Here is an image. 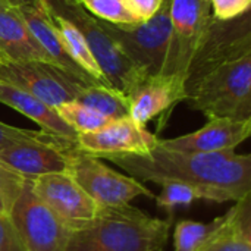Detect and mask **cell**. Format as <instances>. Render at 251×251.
<instances>
[{"label":"cell","instance_id":"obj_3","mask_svg":"<svg viewBox=\"0 0 251 251\" xmlns=\"http://www.w3.org/2000/svg\"><path fill=\"white\" fill-rule=\"evenodd\" d=\"M209 119L251 118V54L222 63L206 74L185 99Z\"/></svg>","mask_w":251,"mask_h":251},{"label":"cell","instance_id":"obj_12","mask_svg":"<svg viewBox=\"0 0 251 251\" xmlns=\"http://www.w3.org/2000/svg\"><path fill=\"white\" fill-rule=\"evenodd\" d=\"M72 141H19L0 149V162L24 176L35 179L47 174H68Z\"/></svg>","mask_w":251,"mask_h":251},{"label":"cell","instance_id":"obj_25","mask_svg":"<svg viewBox=\"0 0 251 251\" xmlns=\"http://www.w3.org/2000/svg\"><path fill=\"white\" fill-rule=\"evenodd\" d=\"M79 4L94 18L110 24H140L125 7L124 0H79Z\"/></svg>","mask_w":251,"mask_h":251},{"label":"cell","instance_id":"obj_19","mask_svg":"<svg viewBox=\"0 0 251 251\" xmlns=\"http://www.w3.org/2000/svg\"><path fill=\"white\" fill-rule=\"evenodd\" d=\"M235 203L200 251H251V196Z\"/></svg>","mask_w":251,"mask_h":251},{"label":"cell","instance_id":"obj_4","mask_svg":"<svg viewBox=\"0 0 251 251\" xmlns=\"http://www.w3.org/2000/svg\"><path fill=\"white\" fill-rule=\"evenodd\" d=\"M100 25L141 75L162 74L171 38V0H163L160 9L144 22L118 25L100 21Z\"/></svg>","mask_w":251,"mask_h":251},{"label":"cell","instance_id":"obj_24","mask_svg":"<svg viewBox=\"0 0 251 251\" xmlns=\"http://www.w3.org/2000/svg\"><path fill=\"white\" fill-rule=\"evenodd\" d=\"M162 190L154 197L157 207L165 209L166 212H171L176 207H187L191 206L197 200H206L201 190L182 184V182H163L160 184Z\"/></svg>","mask_w":251,"mask_h":251},{"label":"cell","instance_id":"obj_31","mask_svg":"<svg viewBox=\"0 0 251 251\" xmlns=\"http://www.w3.org/2000/svg\"><path fill=\"white\" fill-rule=\"evenodd\" d=\"M40 0H0V3H4V4H9V6H22V4H26V3H37Z\"/></svg>","mask_w":251,"mask_h":251},{"label":"cell","instance_id":"obj_20","mask_svg":"<svg viewBox=\"0 0 251 251\" xmlns=\"http://www.w3.org/2000/svg\"><path fill=\"white\" fill-rule=\"evenodd\" d=\"M49 13H50V18H51L53 24L56 25L59 34H60V38H62L68 53L75 60V63L84 72H87L97 84L110 87L107 79L104 78L99 63L96 62V59H94V56H93V53H91V50H90L85 38H84V35L81 34V31L69 19H66L65 16L56 13L50 7H49Z\"/></svg>","mask_w":251,"mask_h":251},{"label":"cell","instance_id":"obj_7","mask_svg":"<svg viewBox=\"0 0 251 251\" xmlns=\"http://www.w3.org/2000/svg\"><path fill=\"white\" fill-rule=\"evenodd\" d=\"M68 174L100 207L128 206L138 197L154 199L153 191L141 181L113 171L101 159L78 147L71 151Z\"/></svg>","mask_w":251,"mask_h":251},{"label":"cell","instance_id":"obj_29","mask_svg":"<svg viewBox=\"0 0 251 251\" xmlns=\"http://www.w3.org/2000/svg\"><path fill=\"white\" fill-rule=\"evenodd\" d=\"M0 251H26L9 218L0 215Z\"/></svg>","mask_w":251,"mask_h":251},{"label":"cell","instance_id":"obj_21","mask_svg":"<svg viewBox=\"0 0 251 251\" xmlns=\"http://www.w3.org/2000/svg\"><path fill=\"white\" fill-rule=\"evenodd\" d=\"M75 101H79L97 110L99 113H101L109 119L125 118L128 116L129 112L128 96H125L122 91L113 87L100 85V84H91L82 87Z\"/></svg>","mask_w":251,"mask_h":251},{"label":"cell","instance_id":"obj_5","mask_svg":"<svg viewBox=\"0 0 251 251\" xmlns=\"http://www.w3.org/2000/svg\"><path fill=\"white\" fill-rule=\"evenodd\" d=\"M47 6L56 13L69 19L84 35L96 62L99 63L109 85L122 91L125 96L131 94L141 81L146 79L119 50L116 43L100 25V21L90 13L78 1L69 0H44Z\"/></svg>","mask_w":251,"mask_h":251},{"label":"cell","instance_id":"obj_18","mask_svg":"<svg viewBox=\"0 0 251 251\" xmlns=\"http://www.w3.org/2000/svg\"><path fill=\"white\" fill-rule=\"evenodd\" d=\"M0 103L15 109L24 116L34 121L41 131L51 135L76 143V131L72 129L56 112L54 107L46 104L37 97L4 82H0Z\"/></svg>","mask_w":251,"mask_h":251},{"label":"cell","instance_id":"obj_10","mask_svg":"<svg viewBox=\"0 0 251 251\" xmlns=\"http://www.w3.org/2000/svg\"><path fill=\"white\" fill-rule=\"evenodd\" d=\"M9 219L26 251H66L72 231L34 194L26 179Z\"/></svg>","mask_w":251,"mask_h":251},{"label":"cell","instance_id":"obj_32","mask_svg":"<svg viewBox=\"0 0 251 251\" xmlns=\"http://www.w3.org/2000/svg\"><path fill=\"white\" fill-rule=\"evenodd\" d=\"M0 59H4V57H3V54H1V51H0Z\"/></svg>","mask_w":251,"mask_h":251},{"label":"cell","instance_id":"obj_17","mask_svg":"<svg viewBox=\"0 0 251 251\" xmlns=\"http://www.w3.org/2000/svg\"><path fill=\"white\" fill-rule=\"evenodd\" d=\"M0 51L7 60L51 62L28 29L18 9L4 3H0Z\"/></svg>","mask_w":251,"mask_h":251},{"label":"cell","instance_id":"obj_9","mask_svg":"<svg viewBox=\"0 0 251 251\" xmlns=\"http://www.w3.org/2000/svg\"><path fill=\"white\" fill-rule=\"evenodd\" d=\"M247 54H251L250 10L226 21L212 18L207 32L188 68L185 96L206 74L222 63Z\"/></svg>","mask_w":251,"mask_h":251},{"label":"cell","instance_id":"obj_6","mask_svg":"<svg viewBox=\"0 0 251 251\" xmlns=\"http://www.w3.org/2000/svg\"><path fill=\"white\" fill-rule=\"evenodd\" d=\"M210 0H171V38L163 76L175 79L185 90V79L212 21Z\"/></svg>","mask_w":251,"mask_h":251},{"label":"cell","instance_id":"obj_11","mask_svg":"<svg viewBox=\"0 0 251 251\" xmlns=\"http://www.w3.org/2000/svg\"><path fill=\"white\" fill-rule=\"evenodd\" d=\"M34 194L74 232L90 226L101 207L69 174H47L31 179Z\"/></svg>","mask_w":251,"mask_h":251},{"label":"cell","instance_id":"obj_8","mask_svg":"<svg viewBox=\"0 0 251 251\" xmlns=\"http://www.w3.org/2000/svg\"><path fill=\"white\" fill-rule=\"evenodd\" d=\"M0 82L13 85L51 107L76 100L87 84L51 62L0 59Z\"/></svg>","mask_w":251,"mask_h":251},{"label":"cell","instance_id":"obj_23","mask_svg":"<svg viewBox=\"0 0 251 251\" xmlns=\"http://www.w3.org/2000/svg\"><path fill=\"white\" fill-rule=\"evenodd\" d=\"M59 116L72 128L76 131V134H85V132H93L104 125H107L110 121L97 110L79 103V101H68L63 104H59L54 107Z\"/></svg>","mask_w":251,"mask_h":251},{"label":"cell","instance_id":"obj_30","mask_svg":"<svg viewBox=\"0 0 251 251\" xmlns=\"http://www.w3.org/2000/svg\"><path fill=\"white\" fill-rule=\"evenodd\" d=\"M163 0H124L125 7L138 22L150 19L160 9Z\"/></svg>","mask_w":251,"mask_h":251},{"label":"cell","instance_id":"obj_33","mask_svg":"<svg viewBox=\"0 0 251 251\" xmlns=\"http://www.w3.org/2000/svg\"><path fill=\"white\" fill-rule=\"evenodd\" d=\"M69 1H78L79 3V0H69Z\"/></svg>","mask_w":251,"mask_h":251},{"label":"cell","instance_id":"obj_2","mask_svg":"<svg viewBox=\"0 0 251 251\" xmlns=\"http://www.w3.org/2000/svg\"><path fill=\"white\" fill-rule=\"evenodd\" d=\"M171 221L153 218L132 206L101 207L90 226L71 234L66 251H160Z\"/></svg>","mask_w":251,"mask_h":251},{"label":"cell","instance_id":"obj_13","mask_svg":"<svg viewBox=\"0 0 251 251\" xmlns=\"http://www.w3.org/2000/svg\"><path fill=\"white\" fill-rule=\"evenodd\" d=\"M157 144L159 138L129 116L113 119L97 131L78 134L76 137L78 149L96 157L110 154H147Z\"/></svg>","mask_w":251,"mask_h":251},{"label":"cell","instance_id":"obj_14","mask_svg":"<svg viewBox=\"0 0 251 251\" xmlns=\"http://www.w3.org/2000/svg\"><path fill=\"white\" fill-rule=\"evenodd\" d=\"M251 134L250 119H228L215 118L190 134L159 140V146L174 151L185 153H213L224 150H234L244 143Z\"/></svg>","mask_w":251,"mask_h":251},{"label":"cell","instance_id":"obj_26","mask_svg":"<svg viewBox=\"0 0 251 251\" xmlns=\"http://www.w3.org/2000/svg\"><path fill=\"white\" fill-rule=\"evenodd\" d=\"M25 181L24 176L0 162V215L9 218Z\"/></svg>","mask_w":251,"mask_h":251},{"label":"cell","instance_id":"obj_27","mask_svg":"<svg viewBox=\"0 0 251 251\" xmlns=\"http://www.w3.org/2000/svg\"><path fill=\"white\" fill-rule=\"evenodd\" d=\"M19 141H69V140L51 135L41 129L40 131L24 129V128H16L4 122H0V149L19 143Z\"/></svg>","mask_w":251,"mask_h":251},{"label":"cell","instance_id":"obj_28","mask_svg":"<svg viewBox=\"0 0 251 251\" xmlns=\"http://www.w3.org/2000/svg\"><path fill=\"white\" fill-rule=\"evenodd\" d=\"M251 0H210L212 16L221 21L234 19L250 10Z\"/></svg>","mask_w":251,"mask_h":251},{"label":"cell","instance_id":"obj_1","mask_svg":"<svg viewBox=\"0 0 251 251\" xmlns=\"http://www.w3.org/2000/svg\"><path fill=\"white\" fill-rule=\"evenodd\" d=\"M99 159H107L141 182L193 185L203 191L207 201H238L251 194V156L234 150L185 153L157 144L147 154H110Z\"/></svg>","mask_w":251,"mask_h":251},{"label":"cell","instance_id":"obj_15","mask_svg":"<svg viewBox=\"0 0 251 251\" xmlns=\"http://www.w3.org/2000/svg\"><path fill=\"white\" fill-rule=\"evenodd\" d=\"M16 9L22 16L24 22L26 24L28 29L31 31V34L37 40V43L44 49V51L49 54V57L54 65L74 74L75 76L81 78L87 84H97L87 72H84L75 63V60L68 53L59 31L50 18L49 7L44 0H40L37 3H26L18 6Z\"/></svg>","mask_w":251,"mask_h":251},{"label":"cell","instance_id":"obj_16","mask_svg":"<svg viewBox=\"0 0 251 251\" xmlns=\"http://www.w3.org/2000/svg\"><path fill=\"white\" fill-rule=\"evenodd\" d=\"M185 90L175 79L163 75L149 76L128 94V116L146 126L147 122L169 110L178 101L185 100Z\"/></svg>","mask_w":251,"mask_h":251},{"label":"cell","instance_id":"obj_22","mask_svg":"<svg viewBox=\"0 0 251 251\" xmlns=\"http://www.w3.org/2000/svg\"><path fill=\"white\" fill-rule=\"evenodd\" d=\"M221 222L222 216L213 219L212 222L179 221L174 228V250L200 251Z\"/></svg>","mask_w":251,"mask_h":251}]
</instances>
